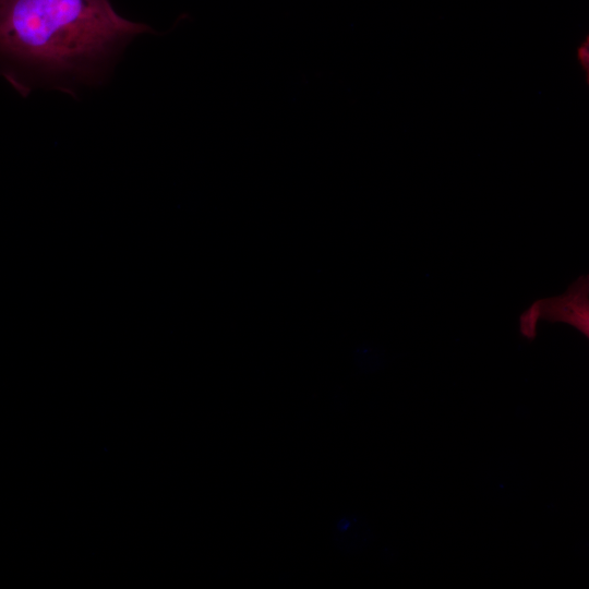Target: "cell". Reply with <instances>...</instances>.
Returning <instances> with one entry per match:
<instances>
[{
    "label": "cell",
    "instance_id": "cell-1",
    "mask_svg": "<svg viewBox=\"0 0 589 589\" xmlns=\"http://www.w3.org/2000/svg\"><path fill=\"white\" fill-rule=\"evenodd\" d=\"M149 29L109 0H0V52L55 70L93 62Z\"/></svg>",
    "mask_w": 589,
    "mask_h": 589
},
{
    "label": "cell",
    "instance_id": "cell-2",
    "mask_svg": "<svg viewBox=\"0 0 589 589\" xmlns=\"http://www.w3.org/2000/svg\"><path fill=\"white\" fill-rule=\"evenodd\" d=\"M542 318L567 323L586 337L589 336V278L580 276L572 283L565 293L541 299Z\"/></svg>",
    "mask_w": 589,
    "mask_h": 589
},
{
    "label": "cell",
    "instance_id": "cell-3",
    "mask_svg": "<svg viewBox=\"0 0 589 589\" xmlns=\"http://www.w3.org/2000/svg\"><path fill=\"white\" fill-rule=\"evenodd\" d=\"M542 318V302L541 299L534 301L519 316V332L521 336L529 340H533L537 336V326Z\"/></svg>",
    "mask_w": 589,
    "mask_h": 589
},
{
    "label": "cell",
    "instance_id": "cell-4",
    "mask_svg": "<svg viewBox=\"0 0 589 589\" xmlns=\"http://www.w3.org/2000/svg\"><path fill=\"white\" fill-rule=\"evenodd\" d=\"M576 59L581 70L588 75L589 73V38L586 37L576 49Z\"/></svg>",
    "mask_w": 589,
    "mask_h": 589
}]
</instances>
